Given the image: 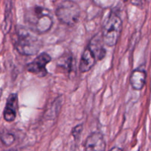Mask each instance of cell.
<instances>
[{"label": "cell", "instance_id": "6da1fadb", "mask_svg": "<svg viewBox=\"0 0 151 151\" xmlns=\"http://www.w3.org/2000/svg\"><path fill=\"white\" fill-rule=\"evenodd\" d=\"M13 40L16 50L22 55H34L42 47V42L35 32L22 26L16 28Z\"/></svg>", "mask_w": 151, "mask_h": 151}, {"label": "cell", "instance_id": "7a4b0ae2", "mask_svg": "<svg viewBox=\"0 0 151 151\" xmlns=\"http://www.w3.org/2000/svg\"><path fill=\"white\" fill-rule=\"evenodd\" d=\"M24 20L29 29L37 34L46 33L53 25L50 10L41 6H34L28 9L24 14Z\"/></svg>", "mask_w": 151, "mask_h": 151}, {"label": "cell", "instance_id": "3957f363", "mask_svg": "<svg viewBox=\"0 0 151 151\" xmlns=\"http://www.w3.org/2000/svg\"><path fill=\"white\" fill-rule=\"evenodd\" d=\"M122 29V21L116 13L111 12L103 24L102 35L105 44L108 47H114L118 42Z\"/></svg>", "mask_w": 151, "mask_h": 151}, {"label": "cell", "instance_id": "277c9868", "mask_svg": "<svg viewBox=\"0 0 151 151\" xmlns=\"http://www.w3.org/2000/svg\"><path fill=\"white\" fill-rule=\"evenodd\" d=\"M81 10L78 4L72 0H63L58 5L55 16L62 24L73 26L76 24L81 17Z\"/></svg>", "mask_w": 151, "mask_h": 151}, {"label": "cell", "instance_id": "5b68a950", "mask_svg": "<svg viewBox=\"0 0 151 151\" xmlns=\"http://www.w3.org/2000/svg\"><path fill=\"white\" fill-rule=\"evenodd\" d=\"M51 60L52 58L50 55L46 52L41 53L32 62L28 63L27 66V70L38 77L46 76L47 74L46 66L51 61Z\"/></svg>", "mask_w": 151, "mask_h": 151}, {"label": "cell", "instance_id": "8992f818", "mask_svg": "<svg viewBox=\"0 0 151 151\" xmlns=\"http://www.w3.org/2000/svg\"><path fill=\"white\" fill-rule=\"evenodd\" d=\"M104 44L102 33L97 34L90 40L88 48L92 52L97 60H103L106 56V50L104 48Z\"/></svg>", "mask_w": 151, "mask_h": 151}, {"label": "cell", "instance_id": "52a82bcc", "mask_svg": "<svg viewBox=\"0 0 151 151\" xmlns=\"http://www.w3.org/2000/svg\"><path fill=\"white\" fill-rule=\"evenodd\" d=\"M106 142L100 133H93L87 138L85 151H106Z\"/></svg>", "mask_w": 151, "mask_h": 151}, {"label": "cell", "instance_id": "ba28073f", "mask_svg": "<svg viewBox=\"0 0 151 151\" xmlns=\"http://www.w3.org/2000/svg\"><path fill=\"white\" fill-rule=\"evenodd\" d=\"M18 110V95L17 94H11L9 95L4 108L3 116L4 120L11 122L15 120Z\"/></svg>", "mask_w": 151, "mask_h": 151}, {"label": "cell", "instance_id": "9c48e42d", "mask_svg": "<svg viewBox=\"0 0 151 151\" xmlns=\"http://www.w3.org/2000/svg\"><path fill=\"white\" fill-rule=\"evenodd\" d=\"M146 72L144 69L138 68L134 69L130 76V84L134 89L139 91L145 85Z\"/></svg>", "mask_w": 151, "mask_h": 151}, {"label": "cell", "instance_id": "30bf717a", "mask_svg": "<svg viewBox=\"0 0 151 151\" xmlns=\"http://www.w3.org/2000/svg\"><path fill=\"white\" fill-rule=\"evenodd\" d=\"M95 56L92 52L87 47L83 52L81 56V62L79 65V69L81 72H87L94 66L96 63Z\"/></svg>", "mask_w": 151, "mask_h": 151}, {"label": "cell", "instance_id": "8fae6325", "mask_svg": "<svg viewBox=\"0 0 151 151\" xmlns=\"http://www.w3.org/2000/svg\"><path fill=\"white\" fill-rule=\"evenodd\" d=\"M73 57L69 53H65L58 59V66L70 73L73 69Z\"/></svg>", "mask_w": 151, "mask_h": 151}, {"label": "cell", "instance_id": "7c38bea8", "mask_svg": "<svg viewBox=\"0 0 151 151\" xmlns=\"http://www.w3.org/2000/svg\"><path fill=\"white\" fill-rule=\"evenodd\" d=\"M12 0H5V14H4V21L3 29L4 32H7L11 27V17H12Z\"/></svg>", "mask_w": 151, "mask_h": 151}, {"label": "cell", "instance_id": "4fadbf2b", "mask_svg": "<svg viewBox=\"0 0 151 151\" xmlns=\"http://www.w3.org/2000/svg\"><path fill=\"white\" fill-rule=\"evenodd\" d=\"M1 142L6 146H10L15 142V137L13 134L5 131L4 133H1Z\"/></svg>", "mask_w": 151, "mask_h": 151}, {"label": "cell", "instance_id": "5bb4252c", "mask_svg": "<svg viewBox=\"0 0 151 151\" xmlns=\"http://www.w3.org/2000/svg\"><path fill=\"white\" fill-rule=\"evenodd\" d=\"M83 131V125L81 124V125H78L77 126H75V128H73L72 131V135L75 139H78L81 136V133Z\"/></svg>", "mask_w": 151, "mask_h": 151}, {"label": "cell", "instance_id": "9a60e30c", "mask_svg": "<svg viewBox=\"0 0 151 151\" xmlns=\"http://www.w3.org/2000/svg\"><path fill=\"white\" fill-rule=\"evenodd\" d=\"M131 4L137 7H142L145 2V0H131Z\"/></svg>", "mask_w": 151, "mask_h": 151}, {"label": "cell", "instance_id": "2e32d148", "mask_svg": "<svg viewBox=\"0 0 151 151\" xmlns=\"http://www.w3.org/2000/svg\"><path fill=\"white\" fill-rule=\"evenodd\" d=\"M109 151H122V150L121 148H119V147H113L112 149H111Z\"/></svg>", "mask_w": 151, "mask_h": 151}, {"label": "cell", "instance_id": "e0dca14e", "mask_svg": "<svg viewBox=\"0 0 151 151\" xmlns=\"http://www.w3.org/2000/svg\"><path fill=\"white\" fill-rule=\"evenodd\" d=\"M122 1H128V0H122Z\"/></svg>", "mask_w": 151, "mask_h": 151}]
</instances>
